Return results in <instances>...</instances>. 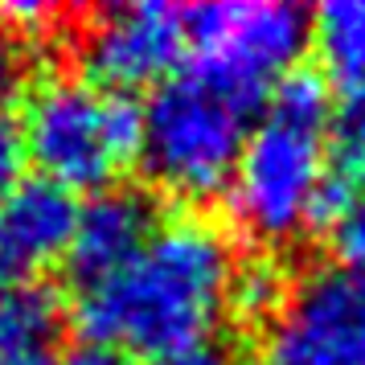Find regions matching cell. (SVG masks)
<instances>
[{"mask_svg": "<svg viewBox=\"0 0 365 365\" xmlns=\"http://www.w3.org/2000/svg\"><path fill=\"white\" fill-rule=\"evenodd\" d=\"M185 29L197 58L193 70L259 111L271 86L299 66L312 17L292 0H214L185 9Z\"/></svg>", "mask_w": 365, "mask_h": 365, "instance_id": "5", "label": "cell"}, {"mask_svg": "<svg viewBox=\"0 0 365 365\" xmlns=\"http://www.w3.org/2000/svg\"><path fill=\"white\" fill-rule=\"evenodd\" d=\"M255 365H365V271L320 263L292 279L259 332Z\"/></svg>", "mask_w": 365, "mask_h": 365, "instance_id": "6", "label": "cell"}, {"mask_svg": "<svg viewBox=\"0 0 365 365\" xmlns=\"http://www.w3.org/2000/svg\"><path fill=\"white\" fill-rule=\"evenodd\" d=\"M25 152L41 177L62 189L99 193L144 148V103L103 91L91 78L53 74L25 103Z\"/></svg>", "mask_w": 365, "mask_h": 365, "instance_id": "3", "label": "cell"}, {"mask_svg": "<svg viewBox=\"0 0 365 365\" xmlns=\"http://www.w3.org/2000/svg\"><path fill=\"white\" fill-rule=\"evenodd\" d=\"M66 365H132L123 353H115V349H103V345H83L74 357H70Z\"/></svg>", "mask_w": 365, "mask_h": 365, "instance_id": "18", "label": "cell"}, {"mask_svg": "<svg viewBox=\"0 0 365 365\" xmlns=\"http://www.w3.org/2000/svg\"><path fill=\"white\" fill-rule=\"evenodd\" d=\"M287 287H292V279H287V271L275 259L238 263L230 279V308L247 324H267L279 312V304L287 299Z\"/></svg>", "mask_w": 365, "mask_h": 365, "instance_id": "12", "label": "cell"}, {"mask_svg": "<svg viewBox=\"0 0 365 365\" xmlns=\"http://www.w3.org/2000/svg\"><path fill=\"white\" fill-rule=\"evenodd\" d=\"M78 201L70 189L34 177L0 201V283H37L66 259Z\"/></svg>", "mask_w": 365, "mask_h": 365, "instance_id": "8", "label": "cell"}, {"mask_svg": "<svg viewBox=\"0 0 365 365\" xmlns=\"http://www.w3.org/2000/svg\"><path fill=\"white\" fill-rule=\"evenodd\" d=\"M148 365H242V361L234 357V349L205 341V345L181 349V353H165V357H152Z\"/></svg>", "mask_w": 365, "mask_h": 365, "instance_id": "17", "label": "cell"}, {"mask_svg": "<svg viewBox=\"0 0 365 365\" xmlns=\"http://www.w3.org/2000/svg\"><path fill=\"white\" fill-rule=\"evenodd\" d=\"M189 50L185 9L165 0H140L103 9L83 37V66L103 91L160 86L181 70Z\"/></svg>", "mask_w": 365, "mask_h": 365, "instance_id": "7", "label": "cell"}, {"mask_svg": "<svg viewBox=\"0 0 365 365\" xmlns=\"http://www.w3.org/2000/svg\"><path fill=\"white\" fill-rule=\"evenodd\" d=\"M17 365H62V361H53L50 353H37V357H25V361H17Z\"/></svg>", "mask_w": 365, "mask_h": 365, "instance_id": "19", "label": "cell"}, {"mask_svg": "<svg viewBox=\"0 0 365 365\" xmlns=\"http://www.w3.org/2000/svg\"><path fill=\"white\" fill-rule=\"evenodd\" d=\"M332 86L312 66H296L271 86L263 119L242 140L226 185L230 217L263 242H287L308 222V201L324 173Z\"/></svg>", "mask_w": 365, "mask_h": 365, "instance_id": "2", "label": "cell"}, {"mask_svg": "<svg viewBox=\"0 0 365 365\" xmlns=\"http://www.w3.org/2000/svg\"><path fill=\"white\" fill-rule=\"evenodd\" d=\"M247 111L197 70H177L152 86L144 103V148L148 177L173 197L205 201L226 193L238 152L247 140Z\"/></svg>", "mask_w": 365, "mask_h": 365, "instance_id": "4", "label": "cell"}, {"mask_svg": "<svg viewBox=\"0 0 365 365\" xmlns=\"http://www.w3.org/2000/svg\"><path fill=\"white\" fill-rule=\"evenodd\" d=\"M324 177L349 185V189H365V111L361 107H341L329 119V135H324Z\"/></svg>", "mask_w": 365, "mask_h": 365, "instance_id": "13", "label": "cell"}, {"mask_svg": "<svg viewBox=\"0 0 365 365\" xmlns=\"http://www.w3.org/2000/svg\"><path fill=\"white\" fill-rule=\"evenodd\" d=\"M50 21H58L53 4H34V0H9V4H0V25L9 34H29V29L50 25Z\"/></svg>", "mask_w": 365, "mask_h": 365, "instance_id": "16", "label": "cell"}, {"mask_svg": "<svg viewBox=\"0 0 365 365\" xmlns=\"http://www.w3.org/2000/svg\"><path fill=\"white\" fill-rule=\"evenodd\" d=\"M160 226L156 201L140 189H119L107 185L78 205L74 217V238L66 250V267L74 287H95L111 279L119 267H128L144 250L152 230Z\"/></svg>", "mask_w": 365, "mask_h": 365, "instance_id": "9", "label": "cell"}, {"mask_svg": "<svg viewBox=\"0 0 365 365\" xmlns=\"http://www.w3.org/2000/svg\"><path fill=\"white\" fill-rule=\"evenodd\" d=\"M308 17V41H316L320 74L336 86L341 107L365 111V0H324Z\"/></svg>", "mask_w": 365, "mask_h": 365, "instance_id": "10", "label": "cell"}, {"mask_svg": "<svg viewBox=\"0 0 365 365\" xmlns=\"http://www.w3.org/2000/svg\"><path fill=\"white\" fill-rule=\"evenodd\" d=\"M25 165H29V152H25L21 115L0 99V201L25 181Z\"/></svg>", "mask_w": 365, "mask_h": 365, "instance_id": "14", "label": "cell"}, {"mask_svg": "<svg viewBox=\"0 0 365 365\" xmlns=\"http://www.w3.org/2000/svg\"><path fill=\"white\" fill-rule=\"evenodd\" d=\"M62 299L46 283H0V365L37 357L62 332Z\"/></svg>", "mask_w": 365, "mask_h": 365, "instance_id": "11", "label": "cell"}, {"mask_svg": "<svg viewBox=\"0 0 365 365\" xmlns=\"http://www.w3.org/2000/svg\"><path fill=\"white\" fill-rule=\"evenodd\" d=\"M234 267V242L217 222L168 217L132 263L74 296V329L83 345L144 353L148 361L205 345L230 308Z\"/></svg>", "mask_w": 365, "mask_h": 365, "instance_id": "1", "label": "cell"}, {"mask_svg": "<svg viewBox=\"0 0 365 365\" xmlns=\"http://www.w3.org/2000/svg\"><path fill=\"white\" fill-rule=\"evenodd\" d=\"M332 247H336V259L345 267H361L365 271V189L361 197L353 201V210L341 217V226L332 230Z\"/></svg>", "mask_w": 365, "mask_h": 365, "instance_id": "15", "label": "cell"}]
</instances>
